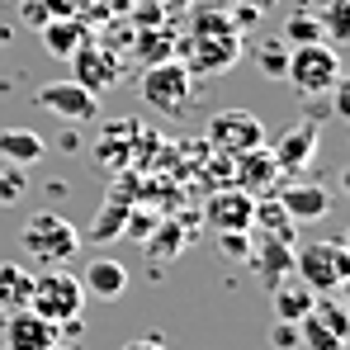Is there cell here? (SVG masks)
Listing matches in <instances>:
<instances>
[{"label": "cell", "mask_w": 350, "mask_h": 350, "mask_svg": "<svg viewBox=\"0 0 350 350\" xmlns=\"http://www.w3.org/2000/svg\"><path fill=\"white\" fill-rule=\"evenodd\" d=\"M29 308H33L43 322H53V327H66V322H76V317H81V308H85V289H81V280H76L71 270H62V265H48L43 275H33Z\"/></svg>", "instance_id": "277c9868"}, {"label": "cell", "mask_w": 350, "mask_h": 350, "mask_svg": "<svg viewBox=\"0 0 350 350\" xmlns=\"http://www.w3.org/2000/svg\"><path fill=\"white\" fill-rule=\"evenodd\" d=\"M128 208H133V194H123V189H114L109 194V204L100 208V218H95V228L85 232V241H114V237H123V228H128Z\"/></svg>", "instance_id": "44dd1931"}, {"label": "cell", "mask_w": 350, "mask_h": 350, "mask_svg": "<svg viewBox=\"0 0 350 350\" xmlns=\"http://www.w3.org/2000/svg\"><path fill=\"white\" fill-rule=\"evenodd\" d=\"M218 246H223V256L246 260L251 256V232H218Z\"/></svg>", "instance_id": "4dcf8cb0"}, {"label": "cell", "mask_w": 350, "mask_h": 350, "mask_svg": "<svg viewBox=\"0 0 350 350\" xmlns=\"http://www.w3.org/2000/svg\"><path fill=\"white\" fill-rule=\"evenodd\" d=\"M280 175H284V171L275 166V157H270L265 142L232 157V185H237V189H246V194H275V180H280Z\"/></svg>", "instance_id": "4fadbf2b"}, {"label": "cell", "mask_w": 350, "mask_h": 350, "mask_svg": "<svg viewBox=\"0 0 350 350\" xmlns=\"http://www.w3.org/2000/svg\"><path fill=\"white\" fill-rule=\"evenodd\" d=\"M24 194H29V175L19 171V166L0 161V204H19Z\"/></svg>", "instance_id": "f546056e"}, {"label": "cell", "mask_w": 350, "mask_h": 350, "mask_svg": "<svg viewBox=\"0 0 350 350\" xmlns=\"http://www.w3.org/2000/svg\"><path fill=\"white\" fill-rule=\"evenodd\" d=\"M251 260H256V270H260L265 284H280L293 270V246L289 241H260V251H251Z\"/></svg>", "instance_id": "7402d4cb"}, {"label": "cell", "mask_w": 350, "mask_h": 350, "mask_svg": "<svg viewBox=\"0 0 350 350\" xmlns=\"http://www.w3.org/2000/svg\"><path fill=\"white\" fill-rule=\"evenodd\" d=\"M123 350H166V346H161V336H142V341H128Z\"/></svg>", "instance_id": "e575fe53"}, {"label": "cell", "mask_w": 350, "mask_h": 350, "mask_svg": "<svg viewBox=\"0 0 350 350\" xmlns=\"http://www.w3.org/2000/svg\"><path fill=\"white\" fill-rule=\"evenodd\" d=\"M241 57V33L228 29V33H194L185 38V71L189 76H223L232 62Z\"/></svg>", "instance_id": "52a82bcc"}, {"label": "cell", "mask_w": 350, "mask_h": 350, "mask_svg": "<svg viewBox=\"0 0 350 350\" xmlns=\"http://www.w3.org/2000/svg\"><path fill=\"white\" fill-rule=\"evenodd\" d=\"M0 327H5V336H0V350H48L53 341H62V327L43 322L33 308H19V312H10Z\"/></svg>", "instance_id": "7c38bea8"}, {"label": "cell", "mask_w": 350, "mask_h": 350, "mask_svg": "<svg viewBox=\"0 0 350 350\" xmlns=\"http://www.w3.org/2000/svg\"><path fill=\"white\" fill-rule=\"evenodd\" d=\"M43 157H48V142H43L38 133H29V128H0V161H5V166L29 171V166H38Z\"/></svg>", "instance_id": "ac0fdd59"}, {"label": "cell", "mask_w": 350, "mask_h": 350, "mask_svg": "<svg viewBox=\"0 0 350 350\" xmlns=\"http://www.w3.org/2000/svg\"><path fill=\"white\" fill-rule=\"evenodd\" d=\"M19 246H24V256L29 260H38L43 270L48 265H66V260H76V251H81V232H76V223H66L62 213H33L24 228H19Z\"/></svg>", "instance_id": "7a4b0ae2"}, {"label": "cell", "mask_w": 350, "mask_h": 350, "mask_svg": "<svg viewBox=\"0 0 350 350\" xmlns=\"http://www.w3.org/2000/svg\"><path fill=\"white\" fill-rule=\"evenodd\" d=\"M71 81L76 85H85L90 95H105V90H114L118 85V76H123V62H118L114 48H105V43H81L76 53H71Z\"/></svg>", "instance_id": "ba28073f"}, {"label": "cell", "mask_w": 350, "mask_h": 350, "mask_svg": "<svg viewBox=\"0 0 350 350\" xmlns=\"http://www.w3.org/2000/svg\"><path fill=\"white\" fill-rule=\"evenodd\" d=\"M38 38H43V53L48 57L66 62L81 43H90V29L76 19V14H62V19H48V24H38Z\"/></svg>", "instance_id": "e0dca14e"}, {"label": "cell", "mask_w": 350, "mask_h": 350, "mask_svg": "<svg viewBox=\"0 0 350 350\" xmlns=\"http://www.w3.org/2000/svg\"><path fill=\"white\" fill-rule=\"evenodd\" d=\"M293 275L312 293H341L350 280V246L346 237H317L293 251Z\"/></svg>", "instance_id": "6da1fadb"}, {"label": "cell", "mask_w": 350, "mask_h": 350, "mask_svg": "<svg viewBox=\"0 0 350 350\" xmlns=\"http://www.w3.org/2000/svg\"><path fill=\"white\" fill-rule=\"evenodd\" d=\"M76 280H81V289L95 293V298H123L128 293V270H123V260H114V256L85 260V275H76Z\"/></svg>", "instance_id": "2e32d148"}, {"label": "cell", "mask_w": 350, "mask_h": 350, "mask_svg": "<svg viewBox=\"0 0 350 350\" xmlns=\"http://www.w3.org/2000/svg\"><path fill=\"white\" fill-rule=\"evenodd\" d=\"M298 346H308V350H346V341H341L317 312H303V317H298Z\"/></svg>", "instance_id": "cb8c5ba5"}, {"label": "cell", "mask_w": 350, "mask_h": 350, "mask_svg": "<svg viewBox=\"0 0 350 350\" xmlns=\"http://www.w3.org/2000/svg\"><path fill=\"white\" fill-rule=\"evenodd\" d=\"M38 109H48V114L62 118V123L85 128L90 118H100V95H90V90L76 85V81H53V85L38 90Z\"/></svg>", "instance_id": "9c48e42d"}, {"label": "cell", "mask_w": 350, "mask_h": 350, "mask_svg": "<svg viewBox=\"0 0 350 350\" xmlns=\"http://www.w3.org/2000/svg\"><path fill=\"white\" fill-rule=\"evenodd\" d=\"M312 298H317V293L308 289L298 275H293V280L284 275L280 284H270V308H275V322H298L303 312H312Z\"/></svg>", "instance_id": "d6986e66"}, {"label": "cell", "mask_w": 350, "mask_h": 350, "mask_svg": "<svg viewBox=\"0 0 350 350\" xmlns=\"http://www.w3.org/2000/svg\"><path fill=\"white\" fill-rule=\"evenodd\" d=\"M204 142H208L218 157H237V152L260 147V142H265V128H260V118L251 114V109H218V114L208 118Z\"/></svg>", "instance_id": "8992f818"}, {"label": "cell", "mask_w": 350, "mask_h": 350, "mask_svg": "<svg viewBox=\"0 0 350 350\" xmlns=\"http://www.w3.org/2000/svg\"><path fill=\"white\" fill-rule=\"evenodd\" d=\"M270 157H275V166L280 171H303L312 157H317V123L308 118V123H293L284 137H275V147H270Z\"/></svg>", "instance_id": "5bb4252c"}, {"label": "cell", "mask_w": 350, "mask_h": 350, "mask_svg": "<svg viewBox=\"0 0 350 350\" xmlns=\"http://www.w3.org/2000/svg\"><path fill=\"white\" fill-rule=\"evenodd\" d=\"M48 350H85V346H71V341L62 336V341H53V346H48Z\"/></svg>", "instance_id": "d590c367"}, {"label": "cell", "mask_w": 350, "mask_h": 350, "mask_svg": "<svg viewBox=\"0 0 350 350\" xmlns=\"http://www.w3.org/2000/svg\"><path fill=\"white\" fill-rule=\"evenodd\" d=\"M317 19H322V38H332V43H346V38H350V0H332V5H322Z\"/></svg>", "instance_id": "4316f807"}, {"label": "cell", "mask_w": 350, "mask_h": 350, "mask_svg": "<svg viewBox=\"0 0 350 350\" xmlns=\"http://www.w3.org/2000/svg\"><path fill=\"white\" fill-rule=\"evenodd\" d=\"M280 38L289 43V48H298V43H317L322 38V19L303 5V10H289L284 14V24H280Z\"/></svg>", "instance_id": "603a6c76"}, {"label": "cell", "mask_w": 350, "mask_h": 350, "mask_svg": "<svg viewBox=\"0 0 350 350\" xmlns=\"http://www.w3.org/2000/svg\"><path fill=\"white\" fill-rule=\"evenodd\" d=\"M303 5H308V10L317 14V10H322V5H332V0H303Z\"/></svg>", "instance_id": "74e56055"}, {"label": "cell", "mask_w": 350, "mask_h": 350, "mask_svg": "<svg viewBox=\"0 0 350 350\" xmlns=\"http://www.w3.org/2000/svg\"><path fill=\"white\" fill-rule=\"evenodd\" d=\"M293 218L280 208L275 194H256V208H251V237L256 241H289L293 246Z\"/></svg>", "instance_id": "9a60e30c"}, {"label": "cell", "mask_w": 350, "mask_h": 350, "mask_svg": "<svg viewBox=\"0 0 350 350\" xmlns=\"http://www.w3.org/2000/svg\"><path fill=\"white\" fill-rule=\"evenodd\" d=\"M57 147H62V152H76V147H81V133H76V123H66V133H62Z\"/></svg>", "instance_id": "836d02e7"}, {"label": "cell", "mask_w": 350, "mask_h": 350, "mask_svg": "<svg viewBox=\"0 0 350 350\" xmlns=\"http://www.w3.org/2000/svg\"><path fill=\"white\" fill-rule=\"evenodd\" d=\"M137 90H142V100H147L157 114H180V109L189 105V95H194V76L185 71V62L166 57V62L142 66Z\"/></svg>", "instance_id": "5b68a950"}, {"label": "cell", "mask_w": 350, "mask_h": 350, "mask_svg": "<svg viewBox=\"0 0 350 350\" xmlns=\"http://www.w3.org/2000/svg\"><path fill=\"white\" fill-rule=\"evenodd\" d=\"M251 208H256V194L237 189V185H223L208 194L204 204V223L213 232H251Z\"/></svg>", "instance_id": "30bf717a"}, {"label": "cell", "mask_w": 350, "mask_h": 350, "mask_svg": "<svg viewBox=\"0 0 350 350\" xmlns=\"http://www.w3.org/2000/svg\"><path fill=\"white\" fill-rule=\"evenodd\" d=\"M29 289H33V270H24L19 260H0V322L29 308Z\"/></svg>", "instance_id": "ffe728a7"}, {"label": "cell", "mask_w": 350, "mask_h": 350, "mask_svg": "<svg viewBox=\"0 0 350 350\" xmlns=\"http://www.w3.org/2000/svg\"><path fill=\"white\" fill-rule=\"evenodd\" d=\"M312 312H317L341 341L350 336V312H346V303H341V293H317V298H312Z\"/></svg>", "instance_id": "484cf974"}, {"label": "cell", "mask_w": 350, "mask_h": 350, "mask_svg": "<svg viewBox=\"0 0 350 350\" xmlns=\"http://www.w3.org/2000/svg\"><path fill=\"white\" fill-rule=\"evenodd\" d=\"M223 5H232V0H223ZM241 5H256V10H265V5H275V0H241Z\"/></svg>", "instance_id": "8d00e7d4"}, {"label": "cell", "mask_w": 350, "mask_h": 350, "mask_svg": "<svg viewBox=\"0 0 350 350\" xmlns=\"http://www.w3.org/2000/svg\"><path fill=\"white\" fill-rule=\"evenodd\" d=\"M284 81L303 100H317V95H332V85L341 81V57L327 38L317 43H298L289 48V66H284Z\"/></svg>", "instance_id": "3957f363"}, {"label": "cell", "mask_w": 350, "mask_h": 350, "mask_svg": "<svg viewBox=\"0 0 350 350\" xmlns=\"http://www.w3.org/2000/svg\"><path fill=\"white\" fill-rule=\"evenodd\" d=\"M275 199H280V208L293 218V228H303V223H322V218L332 213V189L317 185V180H289Z\"/></svg>", "instance_id": "8fae6325"}, {"label": "cell", "mask_w": 350, "mask_h": 350, "mask_svg": "<svg viewBox=\"0 0 350 350\" xmlns=\"http://www.w3.org/2000/svg\"><path fill=\"white\" fill-rule=\"evenodd\" d=\"M161 232H166V237L152 241V256H175V251H180V232H175V223H166Z\"/></svg>", "instance_id": "d6a6232c"}, {"label": "cell", "mask_w": 350, "mask_h": 350, "mask_svg": "<svg viewBox=\"0 0 350 350\" xmlns=\"http://www.w3.org/2000/svg\"><path fill=\"white\" fill-rule=\"evenodd\" d=\"M270 346L275 350H298V322H275V327H270Z\"/></svg>", "instance_id": "1f68e13d"}, {"label": "cell", "mask_w": 350, "mask_h": 350, "mask_svg": "<svg viewBox=\"0 0 350 350\" xmlns=\"http://www.w3.org/2000/svg\"><path fill=\"white\" fill-rule=\"evenodd\" d=\"M166 57H175V38L166 29H142L137 33V62L152 66V62H166Z\"/></svg>", "instance_id": "d4e9b609"}, {"label": "cell", "mask_w": 350, "mask_h": 350, "mask_svg": "<svg viewBox=\"0 0 350 350\" xmlns=\"http://www.w3.org/2000/svg\"><path fill=\"white\" fill-rule=\"evenodd\" d=\"M62 14H71V0H19V19L29 29H38L48 19H62Z\"/></svg>", "instance_id": "83f0119b"}, {"label": "cell", "mask_w": 350, "mask_h": 350, "mask_svg": "<svg viewBox=\"0 0 350 350\" xmlns=\"http://www.w3.org/2000/svg\"><path fill=\"white\" fill-rule=\"evenodd\" d=\"M256 66L265 71V76H284V66H289V43L280 38V43H260L256 48Z\"/></svg>", "instance_id": "f1b7e54d"}]
</instances>
